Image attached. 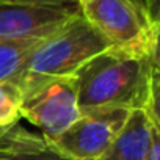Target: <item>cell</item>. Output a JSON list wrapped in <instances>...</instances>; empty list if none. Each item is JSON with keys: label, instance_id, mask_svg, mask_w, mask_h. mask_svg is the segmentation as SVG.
<instances>
[{"label": "cell", "instance_id": "cell-1", "mask_svg": "<svg viewBox=\"0 0 160 160\" xmlns=\"http://www.w3.org/2000/svg\"><path fill=\"white\" fill-rule=\"evenodd\" d=\"M80 112L94 108L143 110L158 124V55L107 49L75 74Z\"/></svg>", "mask_w": 160, "mask_h": 160}, {"label": "cell", "instance_id": "cell-2", "mask_svg": "<svg viewBox=\"0 0 160 160\" xmlns=\"http://www.w3.org/2000/svg\"><path fill=\"white\" fill-rule=\"evenodd\" d=\"M110 47L82 14H77L32 49L18 83L22 85L30 80L53 77H72L88 60Z\"/></svg>", "mask_w": 160, "mask_h": 160}, {"label": "cell", "instance_id": "cell-3", "mask_svg": "<svg viewBox=\"0 0 160 160\" xmlns=\"http://www.w3.org/2000/svg\"><path fill=\"white\" fill-rule=\"evenodd\" d=\"M80 14L113 47L124 52L158 55L160 24L144 0H77Z\"/></svg>", "mask_w": 160, "mask_h": 160}, {"label": "cell", "instance_id": "cell-4", "mask_svg": "<svg viewBox=\"0 0 160 160\" xmlns=\"http://www.w3.org/2000/svg\"><path fill=\"white\" fill-rule=\"evenodd\" d=\"M21 116L32 122L44 141L55 140L80 116L77 85L72 77H53L24 82Z\"/></svg>", "mask_w": 160, "mask_h": 160}, {"label": "cell", "instance_id": "cell-5", "mask_svg": "<svg viewBox=\"0 0 160 160\" xmlns=\"http://www.w3.org/2000/svg\"><path fill=\"white\" fill-rule=\"evenodd\" d=\"M127 108H94L80 116L46 146L69 160H96L116 140L130 113Z\"/></svg>", "mask_w": 160, "mask_h": 160}, {"label": "cell", "instance_id": "cell-6", "mask_svg": "<svg viewBox=\"0 0 160 160\" xmlns=\"http://www.w3.org/2000/svg\"><path fill=\"white\" fill-rule=\"evenodd\" d=\"M77 14V0L0 2V39H42Z\"/></svg>", "mask_w": 160, "mask_h": 160}, {"label": "cell", "instance_id": "cell-7", "mask_svg": "<svg viewBox=\"0 0 160 160\" xmlns=\"http://www.w3.org/2000/svg\"><path fill=\"white\" fill-rule=\"evenodd\" d=\"M151 126L152 121L143 110H133L121 133L96 160H146Z\"/></svg>", "mask_w": 160, "mask_h": 160}, {"label": "cell", "instance_id": "cell-8", "mask_svg": "<svg viewBox=\"0 0 160 160\" xmlns=\"http://www.w3.org/2000/svg\"><path fill=\"white\" fill-rule=\"evenodd\" d=\"M41 39H0V82H19L25 60Z\"/></svg>", "mask_w": 160, "mask_h": 160}, {"label": "cell", "instance_id": "cell-9", "mask_svg": "<svg viewBox=\"0 0 160 160\" xmlns=\"http://www.w3.org/2000/svg\"><path fill=\"white\" fill-rule=\"evenodd\" d=\"M46 148L41 135H35L21 126L0 130V158L10 160L21 154L38 152Z\"/></svg>", "mask_w": 160, "mask_h": 160}, {"label": "cell", "instance_id": "cell-10", "mask_svg": "<svg viewBox=\"0 0 160 160\" xmlns=\"http://www.w3.org/2000/svg\"><path fill=\"white\" fill-rule=\"evenodd\" d=\"M24 102V90L16 82H0V130L18 126Z\"/></svg>", "mask_w": 160, "mask_h": 160}, {"label": "cell", "instance_id": "cell-11", "mask_svg": "<svg viewBox=\"0 0 160 160\" xmlns=\"http://www.w3.org/2000/svg\"><path fill=\"white\" fill-rule=\"evenodd\" d=\"M146 160H160V127L155 122H152L151 126V137H149Z\"/></svg>", "mask_w": 160, "mask_h": 160}, {"label": "cell", "instance_id": "cell-12", "mask_svg": "<svg viewBox=\"0 0 160 160\" xmlns=\"http://www.w3.org/2000/svg\"><path fill=\"white\" fill-rule=\"evenodd\" d=\"M10 160H69L66 157H61L58 155L57 152L50 151L47 146L38 152H28V154H21V155H16Z\"/></svg>", "mask_w": 160, "mask_h": 160}, {"label": "cell", "instance_id": "cell-13", "mask_svg": "<svg viewBox=\"0 0 160 160\" xmlns=\"http://www.w3.org/2000/svg\"><path fill=\"white\" fill-rule=\"evenodd\" d=\"M0 2H57V0H0Z\"/></svg>", "mask_w": 160, "mask_h": 160}, {"label": "cell", "instance_id": "cell-14", "mask_svg": "<svg viewBox=\"0 0 160 160\" xmlns=\"http://www.w3.org/2000/svg\"><path fill=\"white\" fill-rule=\"evenodd\" d=\"M0 160H3V158H0Z\"/></svg>", "mask_w": 160, "mask_h": 160}]
</instances>
